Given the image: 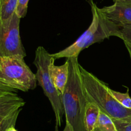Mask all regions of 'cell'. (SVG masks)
Segmentation results:
<instances>
[{
  "mask_svg": "<svg viewBox=\"0 0 131 131\" xmlns=\"http://www.w3.org/2000/svg\"><path fill=\"white\" fill-rule=\"evenodd\" d=\"M69 75L62 102L66 115V122H68L73 131H86L84 125V113L87 100L84 93L80 76L78 57L68 58Z\"/></svg>",
  "mask_w": 131,
  "mask_h": 131,
  "instance_id": "obj_1",
  "label": "cell"
},
{
  "mask_svg": "<svg viewBox=\"0 0 131 131\" xmlns=\"http://www.w3.org/2000/svg\"><path fill=\"white\" fill-rule=\"evenodd\" d=\"M79 69L87 102L94 103L113 119L131 121V109L117 101L108 85L80 65Z\"/></svg>",
  "mask_w": 131,
  "mask_h": 131,
  "instance_id": "obj_2",
  "label": "cell"
},
{
  "mask_svg": "<svg viewBox=\"0 0 131 131\" xmlns=\"http://www.w3.org/2000/svg\"><path fill=\"white\" fill-rule=\"evenodd\" d=\"M20 55L0 58V82L14 89L23 92L33 90L37 86L34 74Z\"/></svg>",
  "mask_w": 131,
  "mask_h": 131,
  "instance_id": "obj_3",
  "label": "cell"
},
{
  "mask_svg": "<svg viewBox=\"0 0 131 131\" xmlns=\"http://www.w3.org/2000/svg\"><path fill=\"white\" fill-rule=\"evenodd\" d=\"M53 59L51 54L42 46H39L36 51L34 64L37 68L36 77L40 86L43 89L44 93L50 100L55 116V131L62 123L64 107L62 102V96L59 93L52 82L50 73L49 66Z\"/></svg>",
  "mask_w": 131,
  "mask_h": 131,
  "instance_id": "obj_4",
  "label": "cell"
},
{
  "mask_svg": "<svg viewBox=\"0 0 131 131\" xmlns=\"http://www.w3.org/2000/svg\"><path fill=\"white\" fill-rule=\"evenodd\" d=\"M20 19L15 13L7 21H0V58L13 55L26 56L20 37Z\"/></svg>",
  "mask_w": 131,
  "mask_h": 131,
  "instance_id": "obj_5",
  "label": "cell"
},
{
  "mask_svg": "<svg viewBox=\"0 0 131 131\" xmlns=\"http://www.w3.org/2000/svg\"><path fill=\"white\" fill-rule=\"evenodd\" d=\"M89 3L93 14V19L90 26L72 45L56 53L51 54L55 59L60 58L68 59L70 57H78L80 53L84 49L96 43V33L99 26L98 7L93 0H89Z\"/></svg>",
  "mask_w": 131,
  "mask_h": 131,
  "instance_id": "obj_6",
  "label": "cell"
},
{
  "mask_svg": "<svg viewBox=\"0 0 131 131\" xmlns=\"http://www.w3.org/2000/svg\"><path fill=\"white\" fill-rule=\"evenodd\" d=\"M107 19L122 28L131 25V3L116 2L112 5L100 8Z\"/></svg>",
  "mask_w": 131,
  "mask_h": 131,
  "instance_id": "obj_7",
  "label": "cell"
},
{
  "mask_svg": "<svg viewBox=\"0 0 131 131\" xmlns=\"http://www.w3.org/2000/svg\"><path fill=\"white\" fill-rule=\"evenodd\" d=\"M25 104L23 99L15 92L0 96V124L15 111L21 109Z\"/></svg>",
  "mask_w": 131,
  "mask_h": 131,
  "instance_id": "obj_8",
  "label": "cell"
},
{
  "mask_svg": "<svg viewBox=\"0 0 131 131\" xmlns=\"http://www.w3.org/2000/svg\"><path fill=\"white\" fill-rule=\"evenodd\" d=\"M55 59H53L49 66V73L54 86L59 91V93L62 95L69 75V63L68 60L66 61L63 65H55Z\"/></svg>",
  "mask_w": 131,
  "mask_h": 131,
  "instance_id": "obj_9",
  "label": "cell"
},
{
  "mask_svg": "<svg viewBox=\"0 0 131 131\" xmlns=\"http://www.w3.org/2000/svg\"><path fill=\"white\" fill-rule=\"evenodd\" d=\"M100 109L94 103L88 102L84 113V125L86 131H93Z\"/></svg>",
  "mask_w": 131,
  "mask_h": 131,
  "instance_id": "obj_10",
  "label": "cell"
},
{
  "mask_svg": "<svg viewBox=\"0 0 131 131\" xmlns=\"http://www.w3.org/2000/svg\"><path fill=\"white\" fill-rule=\"evenodd\" d=\"M18 0H0V21L10 19L16 13Z\"/></svg>",
  "mask_w": 131,
  "mask_h": 131,
  "instance_id": "obj_11",
  "label": "cell"
},
{
  "mask_svg": "<svg viewBox=\"0 0 131 131\" xmlns=\"http://www.w3.org/2000/svg\"><path fill=\"white\" fill-rule=\"evenodd\" d=\"M93 131H118L113 119L100 111Z\"/></svg>",
  "mask_w": 131,
  "mask_h": 131,
  "instance_id": "obj_12",
  "label": "cell"
},
{
  "mask_svg": "<svg viewBox=\"0 0 131 131\" xmlns=\"http://www.w3.org/2000/svg\"><path fill=\"white\" fill-rule=\"evenodd\" d=\"M111 92L112 94L114 96V98L116 99L117 101L127 109H131V98L128 93V89L127 88V91L126 93H123L119 91H116L111 89Z\"/></svg>",
  "mask_w": 131,
  "mask_h": 131,
  "instance_id": "obj_13",
  "label": "cell"
},
{
  "mask_svg": "<svg viewBox=\"0 0 131 131\" xmlns=\"http://www.w3.org/2000/svg\"><path fill=\"white\" fill-rule=\"evenodd\" d=\"M21 110V109L15 111L13 114H11L9 117H8V118L3 122L2 128H1L0 131H6L7 128H9L10 127L15 126L16 123V120H17V117H18L19 114Z\"/></svg>",
  "mask_w": 131,
  "mask_h": 131,
  "instance_id": "obj_14",
  "label": "cell"
},
{
  "mask_svg": "<svg viewBox=\"0 0 131 131\" xmlns=\"http://www.w3.org/2000/svg\"><path fill=\"white\" fill-rule=\"evenodd\" d=\"M29 0H18L16 14L20 19L25 17L28 9V4Z\"/></svg>",
  "mask_w": 131,
  "mask_h": 131,
  "instance_id": "obj_15",
  "label": "cell"
},
{
  "mask_svg": "<svg viewBox=\"0 0 131 131\" xmlns=\"http://www.w3.org/2000/svg\"><path fill=\"white\" fill-rule=\"evenodd\" d=\"M119 38L131 45V25H126L120 28Z\"/></svg>",
  "mask_w": 131,
  "mask_h": 131,
  "instance_id": "obj_16",
  "label": "cell"
},
{
  "mask_svg": "<svg viewBox=\"0 0 131 131\" xmlns=\"http://www.w3.org/2000/svg\"><path fill=\"white\" fill-rule=\"evenodd\" d=\"M113 120L118 131H131V121Z\"/></svg>",
  "mask_w": 131,
  "mask_h": 131,
  "instance_id": "obj_17",
  "label": "cell"
},
{
  "mask_svg": "<svg viewBox=\"0 0 131 131\" xmlns=\"http://www.w3.org/2000/svg\"><path fill=\"white\" fill-rule=\"evenodd\" d=\"M10 92H15V89L7 86L0 82V96L6 94L7 93H10Z\"/></svg>",
  "mask_w": 131,
  "mask_h": 131,
  "instance_id": "obj_18",
  "label": "cell"
},
{
  "mask_svg": "<svg viewBox=\"0 0 131 131\" xmlns=\"http://www.w3.org/2000/svg\"><path fill=\"white\" fill-rule=\"evenodd\" d=\"M63 131H73V129L72 127H71V125H70L68 122H66L65 128H64Z\"/></svg>",
  "mask_w": 131,
  "mask_h": 131,
  "instance_id": "obj_19",
  "label": "cell"
},
{
  "mask_svg": "<svg viewBox=\"0 0 131 131\" xmlns=\"http://www.w3.org/2000/svg\"><path fill=\"white\" fill-rule=\"evenodd\" d=\"M125 43V45L126 48H127V50H128V53H129V55H130V59H131V45L129 43H127V42H124Z\"/></svg>",
  "mask_w": 131,
  "mask_h": 131,
  "instance_id": "obj_20",
  "label": "cell"
},
{
  "mask_svg": "<svg viewBox=\"0 0 131 131\" xmlns=\"http://www.w3.org/2000/svg\"><path fill=\"white\" fill-rule=\"evenodd\" d=\"M6 131H17V130L15 128V126H12V127H10L9 128H7Z\"/></svg>",
  "mask_w": 131,
  "mask_h": 131,
  "instance_id": "obj_21",
  "label": "cell"
},
{
  "mask_svg": "<svg viewBox=\"0 0 131 131\" xmlns=\"http://www.w3.org/2000/svg\"><path fill=\"white\" fill-rule=\"evenodd\" d=\"M114 2H127V3H131V0H113Z\"/></svg>",
  "mask_w": 131,
  "mask_h": 131,
  "instance_id": "obj_22",
  "label": "cell"
},
{
  "mask_svg": "<svg viewBox=\"0 0 131 131\" xmlns=\"http://www.w3.org/2000/svg\"><path fill=\"white\" fill-rule=\"evenodd\" d=\"M2 124H0V130H1V128H2Z\"/></svg>",
  "mask_w": 131,
  "mask_h": 131,
  "instance_id": "obj_23",
  "label": "cell"
}]
</instances>
